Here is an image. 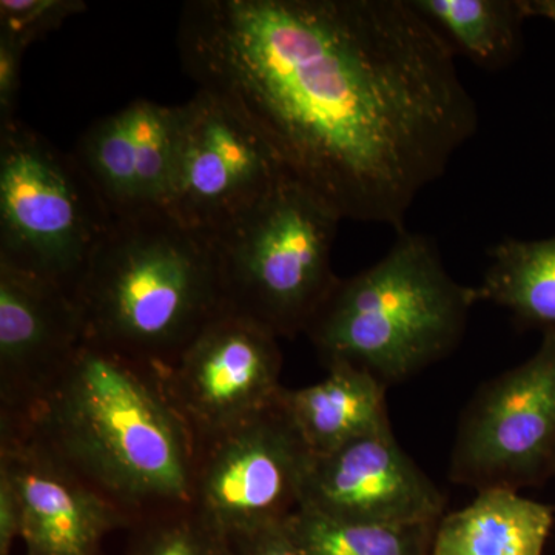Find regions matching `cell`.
Listing matches in <instances>:
<instances>
[{"mask_svg": "<svg viewBox=\"0 0 555 555\" xmlns=\"http://www.w3.org/2000/svg\"><path fill=\"white\" fill-rule=\"evenodd\" d=\"M397 233L378 262L339 278L305 334L324 366L353 364L387 387L451 356L478 302L476 287L449 275L434 240Z\"/></svg>", "mask_w": 555, "mask_h": 555, "instance_id": "4", "label": "cell"}, {"mask_svg": "<svg viewBox=\"0 0 555 555\" xmlns=\"http://www.w3.org/2000/svg\"><path fill=\"white\" fill-rule=\"evenodd\" d=\"M286 175L264 138L228 101L198 89L182 104L166 207L182 224L214 240Z\"/></svg>", "mask_w": 555, "mask_h": 555, "instance_id": "9", "label": "cell"}, {"mask_svg": "<svg viewBox=\"0 0 555 555\" xmlns=\"http://www.w3.org/2000/svg\"><path fill=\"white\" fill-rule=\"evenodd\" d=\"M130 531L126 555H236L228 537L193 506L145 518Z\"/></svg>", "mask_w": 555, "mask_h": 555, "instance_id": "20", "label": "cell"}, {"mask_svg": "<svg viewBox=\"0 0 555 555\" xmlns=\"http://www.w3.org/2000/svg\"><path fill=\"white\" fill-rule=\"evenodd\" d=\"M385 383L349 363L328 364L315 385L281 389L278 401L313 455L392 429Z\"/></svg>", "mask_w": 555, "mask_h": 555, "instance_id": "15", "label": "cell"}, {"mask_svg": "<svg viewBox=\"0 0 555 555\" xmlns=\"http://www.w3.org/2000/svg\"><path fill=\"white\" fill-rule=\"evenodd\" d=\"M0 430L38 441L112 503L130 528L193 506L196 440L163 375L93 343L80 347L27 414L0 420Z\"/></svg>", "mask_w": 555, "mask_h": 555, "instance_id": "2", "label": "cell"}, {"mask_svg": "<svg viewBox=\"0 0 555 555\" xmlns=\"http://www.w3.org/2000/svg\"><path fill=\"white\" fill-rule=\"evenodd\" d=\"M477 301L506 309L518 326L555 332V236L506 238L489 250Z\"/></svg>", "mask_w": 555, "mask_h": 555, "instance_id": "17", "label": "cell"}, {"mask_svg": "<svg viewBox=\"0 0 555 555\" xmlns=\"http://www.w3.org/2000/svg\"><path fill=\"white\" fill-rule=\"evenodd\" d=\"M233 547L236 555H308L291 539L283 524L243 537L233 542Z\"/></svg>", "mask_w": 555, "mask_h": 555, "instance_id": "23", "label": "cell"}, {"mask_svg": "<svg viewBox=\"0 0 555 555\" xmlns=\"http://www.w3.org/2000/svg\"><path fill=\"white\" fill-rule=\"evenodd\" d=\"M22 505L13 483L0 474V555H10L14 540L22 537Z\"/></svg>", "mask_w": 555, "mask_h": 555, "instance_id": "24", "label": "cell"}, {"mask_svg": "<svg viewBox=\"0 0 555 555\" xmlns=\"http://www.w3.org/2000/svg\"><path fill=\"white\" fill-rule=\"evenodd\" d=\"M113 219L73 153L17 119L0 127V264L75 295Z\"/></svg>", "mask_w": 555, "mask_h": 555, "instance_id": "6", "label": "cell"}, {"mask_svg": "<svg viewBox=\"0 0 555 555\" xmlns=\"http://www.w3.org/2000/svg\"><path fill=\"white\" fill-rule=\"evenodd\" d=\"M281 369L280 338L228 309L160 375L198 444L272 406Z\"/></svg>", "mask_w": 555, "mask_h": 555, "instance_id": "10", "label": "cell"}, {"mask_svg": "<svg viewBox=\"0 0 555 555\" xmlns=\"http://www.w3.org/2000/svg\"><path fill=\"white\" fill-rule=\"evenodd\" d=\"M555 477V332L518 366L483 383L456 427L449 478L477 492Z\"/></svg>", "mask_w": 555, "mask_h": 555, "instance_id": "7", "label": "cell"}, {"mask_svg": "<svg viewBox=\"0 0 555 555\" xmlns=\"http://www.w3.org/2000/svg\"><path fill=\"white\" fill-rule=\"evenodd\" d=\"M447 496L398 444L393 430L313 455L299 509L347 524H437Z\"/></svg>", "mask_w": 555, "mask_h": 555, "instance_id": "11", "label": "cell"}, {"mask_svg": "<svg viewBox=\"0 0 555 555\" xmlns=\"http://www.w3.org/2000/svg\"><path fill=\"white\" fill-rule=\"evenodd\" d=\"M448 40L455 54L478 67H509L521 49V25L528 20L525 0H411Z\"/></svg>", "mask_w": 555, "mask_h": 555, "instance_id": "18", "label": "cell"}, {"mask_svg": "<svg viewBox=\"0 0 555 555\" xmlns=\"http://www.w3.org/2000/svg\"><path fill=\"white\" fill-rule=\"evenodd\" d=\"M555 509L511 489H486L438 521L430 555H543Z\"/></svg>", "mask_w": 555, "mask_h": 555, "instance_id": "16", "label": "cell"}, {"mask_svg": "<svg viewBox=\"0 0 555 555\" xmlns=\"http://www.w3.org/2000/svg\"><path fill=\"white\" fill-rule=\"evenodd\" d=\"M73 297L86 341L159 372L228 310L214 240L166 208L113 219Z\"/></svg>", "mask_w": 555, "mask_h": 555, "instance_id": "3", "label": "cell"}, {"mask_svg": "<svg viewBox=\"0 0 555 555\" xmlns=\"http://www.w3.org/2000/svg\"><path fill=\"white\" fill-rule=\"evenodd\" d=\"M0 474L20 495L25 555H101L127 518L38 441L0 430Z\"/></svg>", "mask_w": 555, "mask_h": 555, "instance_id": "14", "label": "cell"}, {"mask_svg": "<svg viewBox=\"0 0 555 555\" xmlns=\"http://www.w3.org/2000/svg\"><path fill=\"white\" fill-rule=\"evenodd\" d=\"M86 9L87 3L80 0H2L0 35L9 36L27 50L30 43Z\"/></svg>", "mask_w": 555, "mask_h": 555, "instance_id": "21", "label": "cell"}, {"mask_svg": "<svg viewBox=\"0 0 555 555\" xmlns=\"http://www.w3.org/2000/svg\"><path fill=\"white\" fill-rule=\"evenodd\" d=\"M313 454L276 401L196 444L193 507L230 542L284 524L301 506Z\"/></svg>", "mask_w": 555, "mask_h": 555, "instance_id": "8", "label": "cell"}, {"mask_svg": "<svg viewBox=\"0 0 555 555\" xmlns=\"http://www.w3.org/2000/svg\"><path fill=\"white\" fill-rule=\"evenodd\" d=\"M25 49L9 36L0 35V127L14 122L21 90Z\"/></svg>", "mask_w": 555, "mask_h": 555, "instance_id": "22", "label": "cell"}, {"mask_svg": "<svg viewBox=\"0 0 555 555\" xmlns=\"http://www.w3.org/2000/svg\"><path fill=\"white\" fill-rule=\"evenodd\" d=\"M86 345L69 292L0 264V420L21 418Z\"/></svg>", "mask_w": 555, "mask_h": 555, "instance_id": "12", "label": "cell"}, {"mask_svg": "<svg viewBox=\"0 0 555 555\" xmlns=\"http://www.w3.org/2000/svg\"><path fill=\"white\" fill-rule=\"evenodd\" d=\"M341 221L326 201L286 175L214 238L225 308L278 338L306 334L339 281L332 248Z\"/></svg>", "mask_w": 555, "mask_h": 555, "instance_id": "5", "label": "cell"}, {"mask_svg": "<svg viewBox=\"0 0 555 555\" xmlns=\"http://www.w3.org/2000/svg\"><path fill=\"white\" fill-rule=\"evenodd\" d=\"M437 524H347L298 509L284 521L308 555H430Z\"/></svg>", "mask_w": 555, "mask_h": 555, "instance_id": "19", "label": "cell"}, {"mask_svg": "<svg viewBox=\"0 0 555 555\" xmlns=\"http://www.w3.org/2000/svg\"><path fill=\"white\" fill-rule=\"evenodd\" d=\"M178 49L341 219L404 229L477 131L455 51L411 0H195Z\"/></svg>", "mask_w": 555, "mask_h": 555, "instance_id": "1", "label": "cell"}, {"mask_svg": "<svg viewBox=\"0 0 555 555\" xmlns=\"http://www.w3.org/2000/svg\"><path fill=\"white\" fill-rule=\"evenodd\" d=\"M181 122L182 104L137 100L79 138L73 156L113 218L167 207Z\"/></svg>", "mask_w": 555, "mask_h": 555, "instance_id": "13", "label": "cell"}]
</instances>
